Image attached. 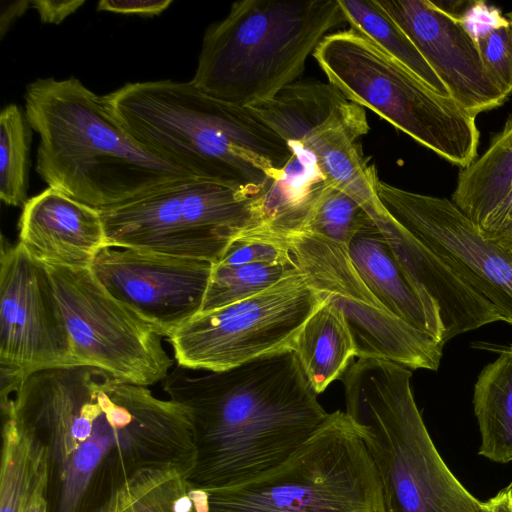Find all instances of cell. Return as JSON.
<instances>
[{
    "instance_id": "19",
    "label": "cell",
    "mask_w": 512,
    "mask_h": 512,
    "mask_svg": "<svg viewBox=\"0 0 512 512\" xmlns=\"http://www.w3.org/2000/svg\"><path fill=\"white\" fill-rule=\"evenodd\" d=\"M417 288L439 309L442 342L486 324L503 321L496 307L461 281L448 265L385 209L373 219Z\"/></svg>"
},
{
    "instance_id": "6",
    "label": "cell",
    "mask_w": 512,
    "mask_h": 512,
    "mask_svg": "<svg viewBox=\"0 0 512 512\" xmlns=\"http://www.w3.org/2000/svg\"><path fill=\"white\" fill-rule=\"evenodd\" d=\"M344 22L338 0L234 2L207 28L191 82L239 106L272 98L297 82L308 56Z\"/></svg>"
},
{
    "instance_id": "27",
    "label": "cell",
    "mask_w": 512,
    "mask_h": 512,
    "mask_svg": "<svg viewBox=\"0 0 512 512\" xmlns=\"http://www.w3.org/2000/svg\"><path fill=\"white\" fill-rule=\"evenodd\" d=\"M26 117L15 104L0 114V198L6 205L27 202L29 131Z\"/></svg>"
},
{
    "instance_id": "28",
    "label": "cell",
    "mask_w": 512,
    "mask_h": 512,
    "mask_svg": "<svg viewBox=\"0 0 512 512\" xmlns=\"http://www.w3.org/2000/svg\"><path fill=\"white\" fill-rule=\"evenodd\" d=\"M294 270V264H212L200 313L247 299L274 285Z\"/></svg>"
},
{
    "instance_id": "29",
    "label": "cell",
    "mask_w": 512,
    "mask_h": 512,
    "mask_svg": "<svg viewBox=\"0 0 512 512\" xmlns=\"http://www.w3.org/2000/svg\"><path fill=\"white\" fill-rule=\"evenodd\" d=\"M375 223L363 206L342 189L331 187L317 204L303 232L348 248L354 236Z\"/></svg>"
},
{
    "instance_id": "25",
    "label": "cell",
    "mask_w": 512,
    "mask_h": 512,
    "mask_svg": "<svg viewBox=\"0 0 512 512\" xmlns=\"http://www.w3.org/2000/svg\"><path fill=\"white\" fill-rule=\"evenodd\" d=\"M0 512H20L29 495L47 482L43 446L14 420L2 417Z\"/></svg>"
},
{
    "instance_id": "3",
    "label": "cell",
    "mask_w": 512,
    "mask_h": 512,
    "mask_svg": "<svg viewBox=\"0 0 512 512\" xmlns=\"http://www.w3.org/2000/svg\"><path fill=\"white\" fill-rule=\"evenodd\" d=\"M105 98L142 147L197 177L265 192L292 156L248 107L210 96L191 81L127 83Z\"/></svg>"
},
{
    "instance_id": "37",
    "label": "cell",
    "mask_w": 512,
    "mask_h": 512,
    "mask_svg": "<svg viewBox=\"0 0 512 512\" xmlns=\"http://www.w3.org/2000/svg\"><path fill=\"white\" fill-rule=\"evenodd\" d=\"M100 512H126L124 506H123V503H122V500H121V496H120V492L118 491L115 496L109 501L108 504H106L101 510Z\"/></svg>"
},
{
    "instance_id": "1",
    "label": "cell",
    "mask_w": 512,
    "mask_h": 512,
    "mask_svg": "<svg viewBox=\"0 0 512 512\" xmlns=\"http://www.w3.org/2000/svg\"><path fill=\"white\" fill-rule=\"evenodd\" d=\"M0 404L45 450L48 512H100L141 470L194 468L187 410L96 367L34 372Z\"/></svg>"
},
{
    "instance_id": "7",
    "label": "cell",
    "mask_w": 512,
    "mask_h": 512,
    "mask_svg": "<svg viewBox=\"0 0 512 512\" xmlns=\"http://www.w3.org/2000/svg\"><path fill=\"white\" fill-rule=\"evenodd\" d=\"M190 487L196 512H386L363 436L339 410L287 461L261 476L221 488Z\"/></svg>"
},
{
    "instance_id": "13",
    "label": "cell",
    "mask_w": 512,
    "mask_h": 512,
    "mask_svg": "<svg viewBox=\"0 0 512 512\" xmlns=\"http://www.w3.org/2000/svg\"><path fill=\"white\" fill-rule=\"evenodd\" d=\"M285 241L307 283L343 312L358 358H382L411 370L439 368L444 344L392 314L364 284L347 247L308 232Z\"/></svg>"
},
{
    "instance_id": "22",
    "label": "cell",
    "mask_w": 512,
    "mask_h": 512,
    "mask_svg": "<svg viewBox=\"0 0 512 512\" xmlns=\"http://www.w3.org/2000/svg\"><path fill=\"white\" fill-rule=\"evenodd\" d=\"M292 349L314 391L322 393L341 379L354 356L356 346L343 312L333 303H324L299 330Z\"/></svg>"
},
{
    "instance_id": "24",
    "label": "cell",
    "mask_w": 512,
    "mask_h": 512,
    "mask_svg": "<svg viewBox=\"0 0 512 512\" xmlns=\"http://www.w3.org/2000/svg\"><path fill=\"white\" fill-rule=\"evenodd\" d=\"M350 29L366 37L385 54L407 68L427 86L450 96L442 81L404 31L375 0H338Z\"/></svg>"
},
{
    "instance_id": "17",
    "label": "cell",
    "mask_w": 512,
    "mask_h": 512,
    "mask_svg": "<svg viewBox=\"0 0 512 512\" xmlns=\"http://www.w3.org/2000/svg\"><path fill=\"white\" fill-rule=\"evenodd\" d=\"M410 38L450 97L475 116L507 96L487 72L465 20L429 0H375Z\"/></svg>"
},
{
    "instance_id": "10",
    "label": "cell",
    "mask_w": 512,
    "mask_h": 512,
    "mask_svg": "<svg viewBox=\"0 0 512 512\" xmlns=\"http://www.w3.org/2000/svg\"><path fill=\"white\" fill-rule=\"evenodd\" d=\"M323 303L296 268L247 299L197 314L169 341L179 366L226 370L292 348L299 330Z\"/></svg>"
},
{
    "instance_id": "9",
    "label": "cell",
    "mask_w": 512,
    "mask_h": 512,
    "mask_svg": "<svg viewBox=\"0 0 512 512\" xmlns=\"http://www.w3.org/2000/svg\"><path fill=\"white\" fill-rule=\"evenodd\" d=\"M263 193L190 177L99 210L109 247L215 264L235 237L253 227Z\"/></svg>"
},
{
    "instance_id": "8",
    "label": "cell",
    "mask_w": 512,
    "mask_h": 512,
    "mask_svg": "<svg viewBox=\"0 0 512 512\" xmlns=\"http://www.w3.org/2000/svg\"><path fill=\"white\" fill-rule=\"evenodd\" d=\"M328 82L445 160L475 159V116L443 96L352 29L329 33L312 54Z\"/></svg>"
},
{
    "instance_id": "30",
    "label": "cell",
    "mask_w": 512,
    "mask_h": 512,
    "mask_svg": "<svg viewBox=\"0 0 512 512\" xmlns=\"http://www.w3.org/2000/svg\"><path fill=\"white\" fill-rule=\"evenodd\" d=\"M474 37L487 72L508 97L512 93V20L500 16Z\"/></svg>"
},
{
    "instance_id": "34",
    "label": "cell",
    "mask_w": 512,
    "mask_h": 512,
    "mask_svg": "<svg viewBox=\"0 0 512 512\" xmlns=\"http://www.w3.org/2000/svg\"><path fill=\"white\" fill-rule=\"evenodd\" d=\"M30 4L36 9L39 17L44 23L59 24L67 16L74 13L81 5L83 0L69 1H32Z\"/></svg>"
},
{
    "instance_id": "14",
    "label": "cell",
    "mask_w": 512,
    "mask_h": 512,
    "mask_svg": "<svg viewBox=\"0 0 512 512\" xmlns=\"http://www.w3.org/2000/svg\"><path fill=\"white\" fill-rule=\"evenodd\" d=\"M77 366L45 265L1 238L0 397L30 374Z\"/></svg>"
},
{
    "instance_id": "21",
    "label": "cell",
    "mask_w": 512,
    "mask_h": 512,
    "mask_svg": "<svg viewBox=\"0 0 512 512\" xmlns=\"http://www.w3.org/2000/svg\"><path fill=\"white\" fill-rule=\"evenodd\" d=\"M498 353L481 371L474 386L473 405L481 444L479 454L493 462L512 461V344H473Z\"/></svg>"
},
{
    "instance_id": "35",
    "label": "cell",
    "mask_w": 512,
    "mask_h": 512,
    "mask_svg": "<svg viewBox=\"0 0 512 512\" xmlns=\"http://www.w3.org/2000/svg\"><path fill=\"white\" fill-rule=\"evenodd\" d=\"M483 512H512V483L483 502Z\"/></svg>"
},
{
    "instance_id": "12",
    "label": "cell",
    "mask_w": 512,
    "mask_h": 512,
    "mask_svg": "<svg viewBox=\"0 0 512 512\" xmlns=\"http://www.w3.org/2000/svg\"><path fill=\"white\" fill-rule=\"evenodd\" d=\"M247 107L284 140L295 138L310 148L330 185L354 197L370 217L383 209L376 169L361 146L370 130L363 107L321 81H297Z\"/></svg>"
},
{
    "instance_id": "2",
    "label": "cell",
    "mask_w": 512,
    "mask_h": 512,
    "mask_svg": "<svg viewBox=\"0 0 512 512\" xmlns=\"http://www.w3.org/2000/svg\"><path fill=\"white\" fill-rule=\"evenodd\" d=\"M163 389L191 419L187 480L199 488L248 482L278 467L330 418L292 348L194 376L177 365Z\"/></svg>"
},
{
    "instance_id": "15",
    "label": "cell",
    "mask_w": 512,
    "mask_h": 512,
    "mask_svg": "<svg viewBox=\"0 0 512 512\" xmlns=\"http://www.w3.org/2000/svg\"><path fill=\"white\" fill-rule=\"evenodd\" d=\"M383 207L512 325V255L486 240L450 200L378 180Z\"/></svg>"
},
{
    "instance_id": "4",
    "label": "cell",
    "mask_w": 512,
    "mask_h": 512,
    "mask_svg": "<svg viewBox=\"0 0 512 512\" xmlns=\"http://www.w3.org/2000/svg\"><path fill=\"white\" fill-rule=\"evenodd\" d=\"M25 117L39 136L36 171L50 188L97 209L197 177L142 147L107 100L74 77L26 87Z\"/></svg>"
},
{
    "instance_id": "18",
    "label": "cell",
    "mask_w": 512,
    "mask_h": 512,
    "mask_svg": "<svg viewBox=\"0 0 512 512\" xmlns=\"http://www.w3.org/2000/svg\"><path fill=\"white\" fill-rule=\"evenodd\" d=\"M19 243L44 264L90 268L107 247L100 210L53 188L22 207Z\"/></svg>"
},
{
    "instance_id": "26",
    "label": "cell",
    "mask_w": 512,
    "mask_h": 512,
    "mask_svg": "<svg viewBox=\"0 0 512 512\" xmlns=\"http://www.w3.org/2000/svg\"><path fill=\"white\" fill-rule=\"evenodd\" d=\"M119 492L126 512H196L190 483L174 468L141 470Z\"/></svg>"
},
{
    "instance_id": "33",
    "label": "cell",
    "mask_w": 512,
    "mask_h": 512,
    "mask_svg": "<svg viewBox=\"0 0 512 512\" xmlns=\"http://www.w3.org/2000/svg\"><path fill=\"white\" fill-rule=\"evenodd\" d=\"M172 0H102L98 3L99 11L122 14L155 16L165 11Z\"/></svg>"
},
{
    "instance_id": "32",
    "label": "cell",
    "mask_w": 512,
    "mask_h": 512,
    "mask_svg": "<svg viewBox=\"0 0 512 512\" xmlns=\"http://www.w3.org/2000/svg\"><path fill=\"white\" fill-rule=\"evenodd\" d=\"M477 227L486 240L512 255V189Z\"/></svg>"
},
{
    "instance_id": "31",
    "label": "cell",
    "mask_w": 512,
    "mask_h": 512,
    "mask_svg": "<svg viewBox=\"0 0 512 512\" xmlns=\"http://www.w3.org/2000/svg\"><path fill=\"white\" fill-rule=\"evenodd\" d=\"M215 264L292 265L294 263L285 240L241 233L229 243L221 258Z\"/></svg>"
},
{
    "instance_id": "5",
    "label": "cell",
    "mask_w": 512,
    "mask_h": 512,
    "mask_svg": "<svg viewBox=\"0 0 512 512\" xmlns=\"http://www.w3.org/2000/svg\"><path fill=\"white\" fill-rule=\"evenodd\" d=\"M408 367L358 358L341 380L346 414L380 477L386 512H483L437 451L418 410Z\"/></svg>"
},
{
    "instance_id": "16",
    "label": "cell",
    "mask_w": 512,
    "mask_h": 512,
    "mask_svg": "<svg viewBox=\"0 0 512 512\" xmlns=\"http://www.w3.org/2000/svg\"><path fill=\"white\" fill-rule=\"evenodd\" d=\"M90 269L112 296L170 339L200 313L212 264L107 246Z\"/></svg>"
},
{
    "instance_id": "23",
    "label": "cell",
    "mask_w": 512,
    "mask_h": 512,
    "mask_svg": "<svg viewBox=\"0 0 512 512\" xmlns=\"http://www.w3.org/2000/svg\"><path fill=\"white\" fill-rule=\"evenodd\" d=\"M512 189V116L489 148L458 176L452 202L479 226Z\"/></svg>"
},
{
    "instance_id": "36",
    "label": "cell",
    "mask_w": 512,
    "mask_h": 512,
    "mask_svg": "<svg viewBox=\"0 0 512 512\" xmlns=\"http://www.w3.org/2000/svg\"><path fill=\"white\" fill-rule=\"evenodd\" d=\"M47 482L41 483L26 499L20 512H48Z\"/></svg>"
},
{
    "instance_id": "11",
    "label": "cell",
    "mask_w": 512,
    "mask_h": 512,
    "mask_svg": "<svg viewBox=\"0 0 512 512\" xmlns=\"http://www.w3.org/2000/svg\"><path fill=\"white\" fill-rule=\"evenodd\" d=\"M44 265L77 365L145 387L166 379L173 360L162 337L112 296L90 268Z\"/></svg>"
},
{
    "instance_id": "20",
    "label": "cell",
    "mask_w": 512,
    "mask_h": 512,
    "mask_svg": "<svg viewBox=\"0 0 512 512\" xmlns=\"http://www.w3.org/2000/svg\"><path fill=\"white\" fill-rule=\"evenodd\" d=\"M348 254L364 284L392 314L443 344L438 306L413 283L375 224L354 236Z\"/></svg>"
},
{
    "instance_id": "38",
    "label": "cell",
    "mask_w": 512,
    "mask_h": 512,
    "mask_svg": "<svg viewBox=\"0 0 512 512\" xmlns=\"http://www.w3.org/2000/svg\"><path fill=\"white\" fill-rule=\"evenodd\" d=\"M507 17H508V19H511V20H512V12L508 13V14H507Z\"/></svg>"
}]
</instances>
